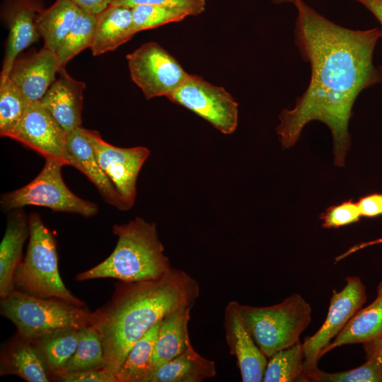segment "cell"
Returning <instances> with one entry per match:
<instances>
[{"instance_id": "obj_1", "label": "cell", "mask_w": 382, "mask_h": 382, "mask_svg": "<svg viewBox=\"0 0 382 382\" xmlns=\"http://www.w3.org/2000/svg\"><path fill=\"white\" fill-rule=\"evenodd\" d=\"M294 5L297 10L294 45L309 63L311 77L294 107L280 112L276 132L282 148L289 149L308 123H324L332 138L334 165L342 168L351 147L348 127L354 103L363 90L382 83V67L373 62L379 29H349L302 0Z\"/></svg>"}, {"instance_id": "obj_2", "label": "cell", "mask_w": 382, "mask_h": 382, "mask_svg": "<svg viewBox=\"0 0 382 382\" xmlns=\"http://www.w3.org/2000/svg\"><path fill=\"white\" fill-rule=\"evenodd\" d=\"M199 294L197 281L175 268L157 279L120 281L110 300L93 312L92 325L103 343L104 369L115 375L146 332L166 316L192 308Z\"/></svg>"}, {"instance_id": "obj_3", "label": "cell", "mask_w": 382, "mask_h": 382, "mask_svg": "<svg viewBox=\"0 0 382 382\" xmlns=\"http://www.w3.org/2000/svg\"><path fill=\"white\" fill-rule=\"evenodd\" d=\"M113 233L117 240L112 253L92 268L79 273L77 281L100 278L149 281L159 279L173 269L154 223L136 217L127 224L115 225Z\"/></svg>"}, {"instance_id": "obj_4", "label": "cell", "mask_w": 382, "mask_h": 382, "mask_svg": "<svg viewBox=\"0 0 382 382\" xmlns=\"http://www.w3.org/2000/svg\"><path fill=\"white\" fill-rule=\"evenodd\" d=\"M28 221L29 242L25 256L13 275L14 289L36 297L59 299L84 306L61 279L56 241L51 231L37 213H31Z\"/></svg>"}, {"instance_id": "obj_5", "label": "cell", "mask_w": 382, "mask_h": 382, "mask_svg": "<svg viewBox=\"0 0 382 382\" xmlns=\"http://www.w3.org/2000/svg\"><path fill=\"white\" fill-rule=\"evenodd\" d=\"M1 314L23 337L33 340L57 331L82 329L93 324V312L59 299H43L14 289L1 299Z\"/></svg>"}, {"instance_id": "obj_6", "label": "cell", "mask_w": 382, "mask_h": 382, "mask_svg": "<svg viewBox=\"0 0 382 382\" xmlns=\"http://www.w3.org/2000/svg\"><path fill=\"white\" fill-rule=\"evenodd\" d=\"M241 309L254 340L267 359L299 342L312 319L311 307L299 294L268 306L241 304Z\"/></svg>"}, {"instance_id": "obj_7", "label": "cell", "mask_w": 382, "mask_h": 382, "mask_svg": "<svg viewBox=\"0 0 382 382\" xmlns=\"http://www.w3.org/2000/svg\"><path fill=\"white\" fill-rule=\"evenodd\" d=\"M62 166L58 161L47 159L40 173L30 183L2 195L1 208L8 211L35 205L86 217L96 214V204L80 198L67 187L62 176Z\"/></svg>"}, {"instance_id": "obj_8", "label": "cell", "mask_w": 382, "mask_h": 382, "mask_svg": "<svg viewBox=\"0 0 382 382\" xmlns=\"http://www.w3.org/2000/svg\"><path fill=\"white\" fill-rule=\"evenodd\" d=\"M126 58L130 77L146 100L168 97L190 75L174 57L156 42L141 45Z\"/></svg>"}, {"instance_id": "obj_9", "label": "cell", "mask_w": 382, "mask_h": 382, "mask_svg": "<svg viewBox=\"0 0 382 382\" xmlns=\"http://www.w3.org/2000/svg\"><path fill=\"white\" fill-rule=\"evenodd\" d=\"M167 98L197 114L224 134H232L237 127L238 103L225 88L199 76L189 75Z\"/></svg>"}, {"instance_id": "obj_10", "label": "cell", "mask_w": 382, "mask_h": 382, "mask_svg": "<svg viewBox=\"0 0 382 382\" xmlns=\"http://www.w3.org/2000/svg\"><path fill=\"white\" fill-rule=\"evenodd\" d=\"M340 291H332L327 316L321 327L304 342V362L306 372L317 368L319 355L333 338L359 311L367 300L366 287L360 277L349 276Z\"/></svg>"}, {"instance_id": "obj_11", "label": "cell", "mask_w": 382, "mask_h": 382, "mask_svg": "<svg viewBox=\"0 0 382 382\" xmlns=\"http://www.w3.org/2000/svg\"><path fill=\"white\" fill-rule=\"evenodd\" d=\"M68 134L40 101H31L22 118L6 137L21 142L45 157L71 166Z\"/></svg>"}, {"instance_id": "obj_12", "label": "cell", "mask_w": 382, "mask_h": 382, "mask_svg": "<svg viewBox=\"0 0 382 382\" xmlns=\"http://www.w3.org/2000/svg\"><path fill=\"white\" fill-rule=\"evenodd\" d=\"M97 160L122 200L131 208L136 197L139 171L149 156L144 146L120 148L104 141L96 131L86 129Z\"/></svg>"}, {"instance_id": "obj_13", "label": "cell", "mask_w": 382, "mask_h": 382, "mask_svg": "<svg viewBox=\"0 0 382 382\" xmlns=\"http://www.w3.org/2000/svg\"><path fill=\"white\" fill-rule=\"evenodd\" d=\"M224 328L229 352L236 359L242 381H262L268 359L254 340L238 302L231 301L227 303Z\"/></svg>"}, {"instance_id": "obj_14", "label": "cell", "mask_w": 382, "mask_h": 382, "mask_svg": "<svg viewBox=\"0 0 382 382\" xmlns=\"http://www.w3.org/2000/svg\"><path fill=\"white\" fill-rule=\"evenodd\" d=\"M61 69L56 52L43 47L28 57L17 58L8 78L30 101H40Z\"/></svg>"}, {"instance_id": "obj_15", "label": "cell", "mask_w": 382, "mask_h": 382, "mask_svg": "<svg viewBox=\"0 0 382 382\" xmlns=\"http://www.w3.org/2000/svg\"><path fill=\"white\" fill-rule=\"evenodd\" d=\"M61 71L60 77L53 82L40 103L69 134L81 127L86 86L70 76L64 68Z\"/></svg>"}, {"instance_id": "obj_16", "label": "cell", "mask_w": 382, "mask_h": 382, "mask_svg": "<svg viewBox=\"0 0 382 382\" xmlns=\"http://www.w3.org/2000/svg\"><path fill=\"white\" fill-rule=\"evenodd\" d=\"M66 146L71 166L83 173L94 184L105 201L119 209H129V207L101 168L86 136V129L80 127L69 133Z\"/></svg>"}, {"instance_id": "obj_17", "label": "cell", "mask_w": 382, "mask_h": 382, "mask_svg": "<svg viewBox=\"0 0 382 382\" xmlns=\"http://www.w3.org/2000/svg\"><path fill=\"white\" fill-rule=\"evenodd\" d=\"M28 217L16 209L8 216L6 228L0 244V296L4 299L15 289L13 275L21 262L24 243L29 236Z\"/></svg>"}, {"instance_id": "obj_18", "label": "cell", "mask_w": 382, "mask_h": 382, "mask_svg": "<svg viewBox=\"0 0 382 382\" xmlns=\"http://www.w3.org/2000/svg\"><path fill=\"white\" fill-rule=\"evenodd\" d=\"M0 374L16 375L28 382L52 379L35 344L18 333L1 349Z\"/></svg>"}, {"instance_id": "obj_19", "label": "cell", "mask_w": 382, "mask_h": 382, "mask_svg": "<svg viewBox=\"0 0 382 382\" xmlns=\"http://www.w3.org/2000/svg\"><path fill=\"white\" fill-rule=\"evenodd\" d=\"M37 7L26 0L18 2L8 18L7 46L2 63L0 79L8 78L18 54L40 37L36 25Z\"/></svg>"}, {"instance_id": "obj_20", "label": "cell", "mask_w": 382, "mask_h": 382, "mask_svg": "<svg viewBox=\"0 0 382 382\" xmlns=\"http://www.w3.org/2000/svg\"><path fill=\"white\" fill-rule=\"evenodd\" d=\"M136 34L131 8L110 5L97 15L91 50L93 56L113 51Z\"/></svg>"}, {"instance_id": "obj_21", "label": "cell", "mask_w": 382, "mask_h": 382, "mask_svg": "<svg viewBox=\"0 0 382 382\" xmlns=\"http://www.w3.org/2000/svg\"><path fill=\"white\" fill-rule=\"evenodd\" d=\"M381 336L382 281L377 286L374 301L356 313L334 340L321 351L319 359L336 347L346 345H363Z\"/></svg>"}, {"instance_id": "obj_22", "label": "cell", "mask_w": 382, "mask_h": 382, "mask_svg": "<svg viewBox=\"0 0 382 382\" xmlns=\"http://www.w3.org/2000/svg\"><path fill=\"white\" fill-rule=\"evenodd\" d=\"M216 374L215 362L199 354L190 343L183 353L154 369L146 382H202Z\"/></svg>"}, {"instance_id": "obj_23", "label": "cell", "mask_w": 382, "mask_h": 382, "mask_svg": "<svg viewBox=\"0 0 382 382\" xmlns=\"http://www.w3.org/2000/svg\"><path fill=\"white\" fill-rule=\"evenodd\" d=\"M191 308L173 313L161 320L154 346V369L183 353L191 343L188 332Z\"/></svg>"}, {"instance_id": "obj_24", "label": "cell", "mask_w": 382, "mask_h": 382, "mask_svg": "<svg viewBox=\"0 0 382 382\" xmlns=\"http://www.w3.org/2000/svg\"><path fill=\"white\" fill-rule=\"evenodd\" d=\"M80 11L81 8L70 0H57L50 7L39 13L36 25L44 40V47L57 52Z\"/></svg>"}, {"instance_id": "obj_25", "label": "cell", "mask_w": 382, "mask_h": 382, "mask_svg": "<svg viewBox=\"0 0 382 382\" xmlns=\"http://www.w3.org/2000/svg\"><path fill=\"white\" fill-rule=\"evenodd\" d=\"M82 329L57 331L31 340L40 352L52 379L74 354Z\"/></svg>"}, {"instance_id": "obj_26", "label": "cell", "mask_w": 382, "mask_h": 382, "mask_svg": "<svg viewBox=\"0 0 382 382\" xmlns=\"http://www.w3.org/2000/svg\"><path fill=\"white\" fill-rule=\"evenodd\" d=\"M161 320L155 324L131 348L120 369L115 374L117 382H146L154 370V346Z\"/></svg>"}, {"instance_id": "obj_27", "label": "cell", "mask_w": 382, "mask_h": 382, "mask_svg": "<svg viewBox=\"0 0 382 382\" xmlns=\"http://www.w3.org/2000/svg\"><path fill=\"white\" fill-rule=\"evenodd\" d=\"M263 382H308L303 343L280 350L268 359Z\"/></svg>"}, {"instance_id": "obj_28", "label": "cell", "mask_w": 382, "mask_h": 382, "mask_svg": "<svg viewBox=\"0 0 382 382\" xmlns=\"http://www.w3.org/2000/svg\"><path fill=\"white\" fill-rule=\"evenodd\" d=\"M105 359L100 335L94 326L81 330L77 348L57 376L77 371L104 369Z\"/></svg>"}, {"instance_id": "obj_29", "label": "cell", "mask_w": 382, "mask_h": 382, "mask_svg": "<svg viewBox=\"0 0 382 382\" xmlns=\"http://www.w3.org/2000/svg\"><path fill=\"white\" fill-rule=\"evenodd\" d=\"M97 15L81 9L56 52L62 68L79 52L91 48L94 38Z\"/></svg>"}, {"instance_id": "obj_30", "label": "cell", "mask_w": 382, "mask_h": 382, "mask_svg": "<svg viewBox=\"0 0 382 382\" xmlns=\"http://www.w3.org/2000/svg\"><path fill=\"white\" fill-rule=\"evenodd\" d=\"M31 101L9 78L0 79V134L6 137Z\"/></svg>"}, {"instance_id": "obj_31", "label": "cell", "mask_w": 382, "mask_h": 382, "mask_svg": "<svg viewBox=\"0 0 382 382\" xmlns=\"http://www.w3.org/2000/svg\"><path fill=\"white\" fill-rule=\"evenodd\" d=\"M136 33L178 22L190 16L184 9L160 5L142 4L131 8Z\"/></svg>"}, {"instance_id": "obj_32", "label": "cell", "mask_w": 382, "mask_h": 382, "mask_svg": "<svg viewBox=\"0 0 382 382\" xmlns=\"http://www.w3.org/2000/svg\"><path fill=\"white\" fill-rule=\"evenodd\" d=\"M308 382H382V366L373 358L353 369L330 373L318 367L306 372Z\"/></svg>"}, {"instance_id": "obj_33", "label": "cell", "mask_w": 382, "mask_h": 382, "mask_svg": "<svg viewBox=\"0 0 382 382\" xmlns=\"http://www.w3.org/2000/svg\"><path fill=\"white\" fill-rule=\"evenodd\" d=\"M361 217L357 202L345 201L328 207L320 214L322 226L325 228H339L359 221Z\"/></svg>"}, {"instance_id": "obj_34", "label": "cell", "mask_w": 382, "mask_h": 382, "mask_svg": "<svg viewBox=\"0 0 382 382\" xmlns=\"http://www.w3.org/2000/svg\"><path fill=\"white\" fill-rule=\"evenodd\" d=\"M112 4L128 8L142 4L160 5L182 8L190 16H196L204 11L206 2L205 0H114Z\"/></svg>"}, {"instance_id": "obj_35", "label": "cell", "mask_w": 382, "mask_h": 382, "mask_svg": "<svg viewBox=\"0 0 382 382\" xmlns=\"http://www.w3.org/2000/svg\"><path fill=\"white\" fill-rule=\"evenodd\" d=\"M62 382H117L115 375L105 369L71 372L57 376Z\"/></svg>"}, {"instance_id": "obj_36", "label": "cell", "mask_w": 382, "mask_h": 382, "mask_svg": "<svg viewBox=\"0 0 382 382\" xmlns=\"http://www.w3.org/2000/svg\"><path fill=\"white\" fill-rule=\"evenodd\" d=\"M357 202L361 216L372 218L382 216V193L361 197Z\"/></svg>"}, {"instance_id": "obj_37", "label": "cell", "mask_w": 382, "mask_h": 382, "mask_svg": "<svg viewBox=\"0 0 382 382\" xmlns=\"http://www.w3.org/2000/svg\"><path fill=\"white\" fill-rule=\"evenodd\" d=\"M79 8L90 13L98 15L108 6L111 5L114 0H70Z\"/></svg>"}, {"instance_id": "obj_38", "label": "cell", "mask_w": 382, "mask_h": 382, "mask_svg": "<svg viewBox=\"0 0 382 382\" xmlns=\"http://www.w3.org/2000/svg\"><path fill=\"white\" fill-rule=\"evenodd\" d=\"M366 359H375L382 366V336L363 344Z\"/></svg>"}, {"instance_id": "obj_39", "label": "cell", "mask_w": 382, "mask_h": 382, "mask_svg": "<svg viewBox=\"0 0 382 382\" xmlns=\"http://www.w3.org/2000/svg\"><path fill=\"white\" fill-rule=\"evenodd\" d=\"M363 4L376 17L381 25L380 37H382V0H356Z\"/></svg>"}, {"instance_id": "obj_40", "label": "cell", "mask_w": 382, "mask_h": 382, "mask_svg": "<svg viewBox=\"0 0 382 382\" xmlns=\"http://www.w3.org/2000/svg\"><path fill=\"white\" fill-rule=\"evenodd\" d=\"M378 244H382V236L380 237V238H376L374 240H371V241L357 243V244L350 247L345 253H343L341 255H339L338 256H337L335 258V262L336 263V262H338L342 260L343 259H345L347 256L352 255V253H355V252H357V251H358L359 250L364 249V248L369 247V246L378 245Z\"/></svg>"}, {"instance_id": "obj_41", "label": "cell", "mask_w": 382, "mask_h": 382, "mask_svg": "<svg viewBox=\"0 0 382 382\" xmlns=\"http://www.w3.org/2000/svg\"><path fill=\"white\" fill-rule=\"evenodd\" d=\"M275 4L290 3L294 4L296 0H272Z\"/></svg>"}]
</instances>
